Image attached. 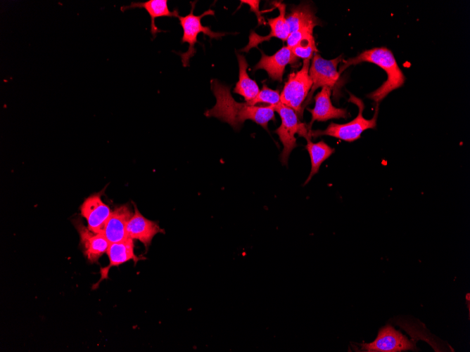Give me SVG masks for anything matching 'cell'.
Wrapping results in <instances>:
<instances>
[{"mask_svg": "<svg viewBox=\"0 0 470 352\" xmlns=\"http://www.w3.org/2000/svg\"><path fill=\"white\" fill-rule=\"evenodd\" d=\"M361 351L369 352H400L417 350L414 342L389 325L380 329L374 341L361 344Z\"/></svg>", "mask_w": 470, "mask_h": 352, "instance_id": "ba28073f", "label": "cell"}, {"mask_svg": "<svg viewBox=\"0 0 470 352\" xmlns=\"http://www.w3.org/2000/svg\"><path fill=\"white\" fill-rule=\"evenodd\" d=\"M342 61V55L332 60H326L318 52L314 54L309 69L312 86L304 103V108L310 102L315 90L319 87H329L334 91L335 100L338 98L343 80L337 67Z\"/></svg>", "mask_w": 470, "mask_h": 352, "instance_id": "5b68a950", "label": "cell"}, {"mask_svg": "<svg viewBox=\"0 0 470 352\" xmlns=\"http://www.w3.org/2000/svg\"><path fill=\"white\" fill-rule=\"evenodd\" d=\"M306 141L305 148L310 155L311 171L305 184L310 181L312 176L318 172L321 164L335 152L334 148L330 147L323 141L317 143L312 142L311 139H307Z\"/></svg>", "mask_w": 470, "mask_h": 352, "instance_id": "ffe728a7", "label": "cell"}, {"mask_svg": "<svg viewBox=\"0 0 470 352\" xmlns=\"http://www.w3.org/2000/svg\"><path fill=\"white\" fill-rule=\"evenodd\" d=\"M286 22L291 32L313 33L315 26L319 20L309 5L303 4L292 8L290 14L286 16Z\"/></svg>", "mask_w": 470, "mask_h": 352, "instance_id": "e0dca14e", "label": "cell"}, {"mask_svg": "<svg viewBox=\"0 0 470 352\" xmlns=\"http://www.w3.org/2000/svg\"><path fill=\"white\" fill-rule=\"evenodd\" d=\"M363 62L375 64L383 69L387 79L367 97L379 104L391 91L401 87L405 77L398 66L392 51L386 47H377L365 50L357 56L343 60L339 69L341 74L347 67Z\"/></svg>", "mask_w": 470, "mask_h": 352, "instance_id": "7a4b0ae2", "label": "cell"}, {"mask_svg": "<svg viewBox=\"0 0 470 352\" xmlns=\"http://www.w3.org/2000/svg\"><path fill=\"white\" fill-rule=\"evenodd\" d=\"M281 119L280 126L274 132L278 135L284 148L280 155V160L283 165H286L288 157L297 146L295 134L298 133L306 140L311 139V129L307 124L303 123L296 112L289 107L280 103L274 106Z\"/></svg>", "mask_w": 470, "mask_h": 352, "instance_id": "3957f363", "label": "cell"}, {"mask_svg": "<svg viewBox=\"0 0 470 352\" xmlns=\"http://www.w3.org/2000/svg\"><path fill=\"white\" fill-rule=\"evenodd\" d=\"M310 65V60H303L301 69L288 75L280 93L281 103L293 109L300 119L303 118L304 103L312 86Z\"/></svg>", "mask_w": 470, "mask_h": 352, "instance_id": "8992f818", "label": "cell"}, {"mask_svg": "<svg viewBox=\"0 0 470 352\" xmlns=\"http://www.w3.org/2000/svg\"><path fill=\"white\" fill-rule=\"evenodd\" d=\"M105 188L99 193L87 197L80 206V213L87 223V227L94 233H103L112 210L103 202L101 195Z\"/></svg>", "mask_w": 470, "mask_h": 352, "instance_id": "9c48e42d", "label": "cell"}, {"mask_svg": "<svg viewBox=\"0 0 470 352\" xmlns=\"http://www.w3.org/2000/svg\"><path fill=\"white\" fill-rule=\"evenodd\" d=\"M349 101L358 107V114L354 119L345 124L331 122L324 130L312 131L310 133L311 137L317 138L325 135L345 141L352 142L360 138L362 133L365 130L375 129L376 126L379 104L376 105L374 117L370 119H367L362 115L364 108L362 100L350 93Z\"/></svg>", "mask_w": 470, "mask_h": 352, "instance_id": "277c9868", "label": "cell"}, {"mask_svg": "<svg viewBox=\"0 0 470 352\" xmlns=\"http://www.w3.org/2000/svg\"><path fill=\"white\" fill-rule=\"evenodd\" d=\"M134 213L130 218L127 228V237L139 240L148 249L155 235L158 233H165V230L158 225V223L144 217L134 203Z\"/></svg>", "mask_w": 470, "mask_h": 352, "instance_id": "7c38bea8", "label": "cell"}, {"mask_svg": "<svg viewBox=\"0 0 470 352\" xmlns=\"http://www.w3.org/2000/svg\"><path fill=\"white\" fill-rule=\"evenodd\" d=\"M80 236V245L84 255L91 263H96L106 253L110 242L103 233H94L77 219L73 222Z\"/></svg>", "mask_w": 470, "mask_h": 352, "instance_id": "30bf717a", "label": "cell"}, {"mask_svg": "<svg viewBox=\"0 0 470 352\" xmlns=\"http://www.w3.org/2000/svg\"><path fill=\"white\" fill-rule=\"evenodd\" d=\"M331 89L329 87H322L321 91L315 96V105L314 108L307 109L312 115V119L308 126H311L314 122H325L331 119L347 118L349 113L345 108L336 107L331 100Z\"/></svg>", "mask_w": 470, "mask_h": 352, "instance_id": "5bb4252c", "label": "cell"}, {"mask_svg": "<svg viewBox=\"0 0 470 352\" xmlns=\"http://www.w3.org/2000/svg\"><path fill=\"white\" fill-rule=\"evenodd\" d=\"M239 63V80L234 89V93L239 94L246 102L253 100L260 92L259 86L255 80L247 73L248 63L243 55L236 53Z\"/></svg>", "mask_w": 470, "mask_h": 352, "instance_id": "d6986e66", "label": "cell"}, {"mask_svg": "<svg viewBox=\"0 0 470 352\" xmlns=\"http://www.w3.org/2000/svg\"><path fill=\"white\" fill-rule=\"evenodd\" d=\"M274 4L279 11V15L276 18L268 19V24L270 27L269 34L262 37L257 34L254 31H251L248 44L240 51L247 53L251 48L257 47L262 41H268L273 37L286 41L289 35V28L286 20V5L280 2Z\"/></svg>", "mask_w": 470, "mask_h": 352, "instance_id": "9a60e30c", "label": "cell"}, {"mask_svg": "<svg viewBox=\"0 0 470 352\" xmlns=\"http://www.w3.org/2000/svg\"><path fill=\"white\" fill-rule=\"evenodd\" d=\"M106 254L109 259L108 266L101 268V278L92 289L96 288L99 282L108 278V272L111 267L118 266L130 260H132L135 264L139 261L146 259L145 257L137 256L134 253V240L127 237L126 239L116 242L110 243Z\"/></svg>", "mask_w": 470, "mask_h": 352, "instance_id": "4fadbf2b", "label": "cell"}, {"mask_svg": "<svg viewBox=\"0 0 470 352\" xmlns=\"http://www.w3.org/2000/svg\"><path fill=\"white\" fill-rule=\"evenodd\" d=\"M133 213L129 203L119 205L112 211L103 233L110 243L127 238L126 228Z\"/></svg>", "mask_w": 470, "mask_h": 352, "instance_id": "2e32d148", "label": "cell"}, {"mask_svg": "<svg viewBox=\"0 0 470 352\" xmlns=\"http://www.w3.org/2000/svg\"><path fill=\"white\" fill-rule=\"evenodd\" d=\"M144 8L151 17V33L155 38L158 32H162L155 24V20L160 17H178L177 10L171 11L168 8L167 0H148L145 2H132L129 6L121 7V11H125L130 8Z\"/></svg>", "mask_w": 470, "mask_h": 352, "instance_id": "ac0fdd59", "label": "cell"}, {"mask_svg": "<svg viewBox=\"0 0 470 352\" xmlns=\"http://www.w3.org/2000/svg\"><path fill=\"white\" fill-rule=\"evenodd\" d=\"M210 84L216 103L205 112L206 117H216L236 131L240 130L246 120H252L266 130L269 122L276 120L274 106L239 103L232 97L230 86L217 79H212Z\"/></svg>", "mask_w": 470, "mask_h": 352, "instance_id": "6da1fadb", "label": "cell"}, {"mask_svg": "<svg viewBox=\"0 0 470 352\" xmlns=\"http://www.w3.org/2000/svg\"><path fill=\"white\" fill-rule=\"evenodd\" d=\"M191 10L188 15L185 16L178 15L177 17L183 29V36L181 41L182 43H188L189 46L187 51L183 53H179L184 67L189 65L190 58L196 53L194 45L197 42V37L199 33H203L210 39H220L225 34L223 32H213L210 27L202 25L201 18L206 15H213L215 13L213 10L208 9L200 15H195L193 13V11L196 5V1L191 2Z\"/></svg>", "mask_w": 470, "mask_h": 352, "instance_id": "52a82bcc", "label": "cell"}, {"mask_svg": "<svg viewBox=\"0 0 470 352\" xmlns=\"http://www.w3.org/2000/svg\"><path fill=\"white\" fill-rule=\"evenodd\" d=\"M298 59L310 60L317 51L314 36L302 39L295 46L291 48Z\"/></svg>", "mask_w": 470, "mask_h": 352, "instance_id": "44dd1931", "label": "cell"}, {"mask_svg": "<svg viewBox=\"0 0 470 352\" xmlns=\"http://www.w3.org/2000/svg\"><path fill=\"white\" fill-rule=\"evenodd\" d=\"M261 55V58L254 66L253 70H265L274 81L281 82L286 65L298 63V58L287 46H284L272 56H267L262 51Z\"/></svg>", "mask_w": 470, "mask_h": 352, "instance_id": "8fae6325", "label": "cell"}, {"mask_svg": "<svg viewBox=\"0 0 470 352\" xmlns=\"http://www.w3.org/2000/svg\"><path fill=\"white\" fill-rule=\"evenodd\" d=\"M247 103L252 105L265 103L267 105L272 106H276L281 103L279 91L268 88L265 84L262 85V88L260 90L257 96L251 101Z\"/></svg>", "mask_w": 470, "mask_h": 352, "instance_id": "7402d4cb", "label": "cell"}, {"mask_svg": "<svg viewBox=\"0 0 470 352\" xmlns=\"http://www.w3.org/2000/svg\"><path fill=\"white\" fill-rule=\"evenodd\" d=\"M260 1H241V4H246L250 6V11L255 13L258 18L259 25H265V21L262 15V12L259 9Z\"/></svg>", "mask_w": 470, "mask_h": 352, "instance_id": "603a6c76", "label": "cell"}]
</instances>
